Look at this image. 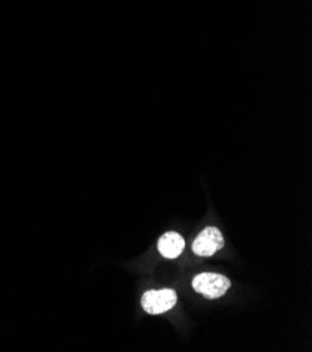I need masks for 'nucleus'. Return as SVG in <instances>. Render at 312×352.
Wrapping results in <instances>:
<instances>
[{
	"label": "nucleus",
	"instance_id": "7ed1b4c3",
	"mask_svg": "<svg viewBox=\"0 0 312 352\" xmlns=\"http://www.w3.org/2000/svg\"><path fill=\"white\" fill-rule=\"evenodd\" d=\"M177 294L172 289L149 291L142 298V306L149 314H161L174 307Z\"/></svg>",
	"mask_w": 312,
	"mask_h": 352
},
{
	"label": "nucleus",
	"instance_id": "f03ea898",
	"mask_svg": "<svg viewBox=\"0 0 312 352\" xmlns=\"http://www.w3.org/2000/svg\"><path fill=\"white\" fill-rule=\"evenodd\" d=\"M224 237L217 228H206L193 241L192 250L200 257H211L223 249Z\"/></svg>",
	"mask_w": 312,
	"mask_h": 352
},
{
	"label": "nucleus",
	"instance_id": "f257e3e1",
	"mask_svg": "<svg viewBox=\"0 0 312 352\" xmlns=\"http://www.w3.org/2000/svg\"><path fill=\"white\" fill-rule=\"evenodd\" d=\"M192 287L197 294L209 299H216L226 295V292L231 287V283L230 279L226 278L224 275L204 272L193 278Z\"/></svg>",
	"mask_w": 312,
	"mask_h": 352
},
{
	"label": "nucleus",
	"instance_id": "20e7f679",
	"mask_svg": "<svg viewBox=\"0 0 312 352\" xmlns=\"http://www.w3.org/2000/svg\"><path fill=\"white\" fill-rule=\"evenodd\" d=\"M158 252L165 258H177L185 249V241L181 234L176 232H167L158 240Z\"/></svg>",
	"mask_w": 312,
	"mask_h": 352
}]
</instances>
